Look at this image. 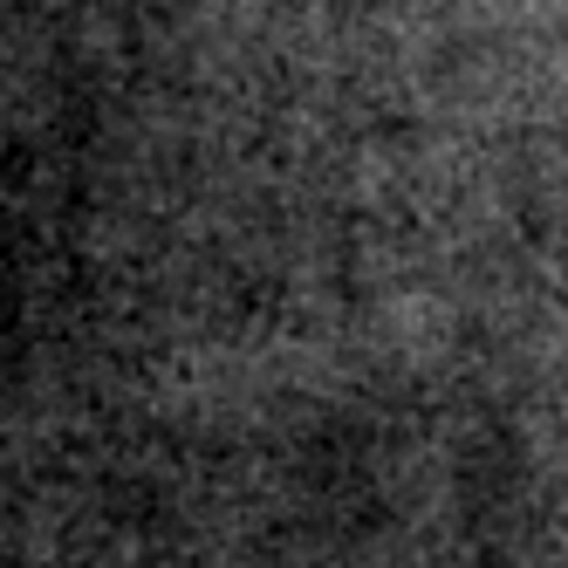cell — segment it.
<instances>
[{"label": "cell", "mask_w": 568, "mask_h": 568, "mask_svg": "<svg viewBox=\"0 0 568 568\" xmlns=\"http://www.w3.org/2000/svg\"><path fill=\"white\" fill-rule=\"evenodd\" d=\"M561 302H568V288H561Z\"/></svg>", "instance_id": "obj_1"}]
</instances>
